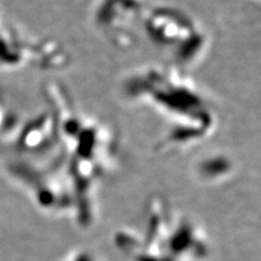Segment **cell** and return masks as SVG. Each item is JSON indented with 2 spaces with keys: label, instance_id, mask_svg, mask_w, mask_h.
Segmentation results:
<instances>
[{
  "label": "cell",
  "instance_id": "obj_1",
  "mask_svg": "<svg viewBox=\"0 0 261 261\" xmlns=\"http://www.w3.org/2000/svg\"><path fill=\"white\" fill-rule=\"evenodd\" d=\"M124 89L129 100L148 102L169 123L160 148L199 142L215 125L214 112L198 88L172 65L144 69L126 80Z\"/></svg>",
  "mask_w": 261,
  "mask_h": 261
},
{
  "label": "cell",
  "instance_id": "obj_2",
  "mask_svg": "<svg viewBox=\"0 0 261 261\" xmlns=\"http://www.w3.org/2000/svg\"><path fill=\"white\" fill-rule=\"evenodd\" d=\"M142 36L156 50L185 70L197 63L208 47V36L189 14L175 8L148 7L142 28Z\"/></svg>",
  "mask_w": 261,
  "mask_h": 261
},
{
  "label": "cell",
  "instance_id": "obj_3",
  "mask_svg": "<svg viewBox=\"0 0 261 261\" xmlns=\"http://www.w3.org/2000/svg\"><path fill=\"white\" fill-rule=\"evenodd\" d=\"M148 7L145 0H101L95 9V24L112 45L132 47L142 36Z\"/></svg>",
  "mask_w": 261,
  "mask_h": 261
}]
</instances>
